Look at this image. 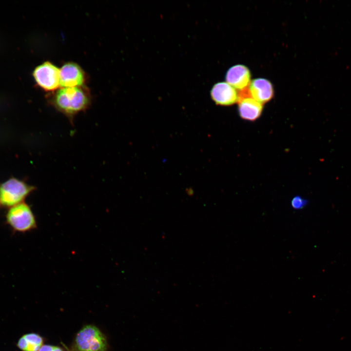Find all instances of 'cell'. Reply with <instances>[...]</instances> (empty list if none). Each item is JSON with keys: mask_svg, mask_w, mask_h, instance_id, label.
<instances>
[{"mask_svg": "<svg viewBox=\"0 0 351 351\" xmlns=\"http://www.w3.org/2000/svg\"><path fill=\"white\" fill-rule=\"evenodd\" d=\"M51 102L72 121L76 115L88 108L91 98L87 90L82 87L62 88L55 93Z\"/></svg>", "mask_w": 351, "mask_h": 351, "instance_id": "obj_1", "label": "cell"}, {"mask_svg": "<svg viewBox=\"0 0 351 351\" xmlns=\"http://www.w3.org/2000/svg\"><path fill=\"white\" fill-rule=\"evenodd\" d=\"M34 190L23 181L11 178L0 185V207L9 209L23 202Z\"/></svg>", "mask_w": 351, "mask_h": 351, "instance_id": "obj_2", "label": "cell"}, {"mask_svg": "<svg viewBox=\"0 0 351 351\" xmlns=\"http://www.w3.org/2000/svg\"><path fill=\"white\" fill-rule=\"evenodd\" d=\"M5 221L15 232L25 233L37 227L35 215L31 207L24 202L8 209Z\"/></svg>", "mask_w": 351, "mask_h": 351, "instance_id": "obj_3", "label": "cell"}, {"mask_svg": "<svg viewBox=\"0 0 351 351\" xmlns=\"http://www.w3.org/2000/svg\"><path fill=\"white\" fill-rule=\"evenodd\" d=\"M75 345L78 351H106L107 341L100 330L90 325L84 327L77 333Z\"/></svg>", "mask_w": 351, "mask_h": 351, "instance_id": "obj_4", "label": "cell"}, {"mask_svg": "<svg viewBox=\"0 0 351 351\" xmlns=\"http://www.w3.org/2000/svg\"><path fill=\"white\" fill-rule=\"evenodd\" d=\"M33 76L36 84L46 91L56 90L60 86V69L49 61L35 68Z\"/></svg>", "mask_w": 351, "mask_h": 351, "instance_id": "obj_5", "label": "cell"}, {"mask_svg": "<svg viewBox=\"0 0 351 351\" xmlns=\"http://www.w3.org/2000/svg\"><path fill=\"white\" fill-rule=\"evenodd\" d=\"M85 78L84 72L75 62H66L60 69V86L62 88L82 87Z\"/></svg>", "mask_w": 351, "mask_h": 351, "instance_id": "obj_6", "label": "cell"}, {"mask_svg": "<svg viewBox=\"0 0 351 351\" xmlns=\"http://www.w3.org/2000/svg\"><path fill=\"white\" fill-rule=\"evenodd\" d=\"M211 96L216 104L222 106L231 105L238 100L236 89L225 82L214 84L211 89Z\"/></svg>", "mask_w": 351, "mask_h": 351, "instance_id": "obj_7", "label": "cell"}, {"mask_svg": "<svg viewBox=\"0 0 351 351\" xmlns=\"http://www.w3.org/2000/svg\"><path fill=\"white\" fill-rule=\"evenodd\" d=\"M250 78L251 74L249 69L240 64L231 67L226 75L227 82L240 91L249 86L251 82Z\"/></svg>", "mask_w": 351, "mask_h": 351, "instance_id": "obj_8", "label": "cell"}, {"mask_svg": "<svg viewBox=\"0 0 351 351\" xmlns=\"http://www.w3.org/2000/svg\"><path fill=\"white\" fill-rule=\"evenodd\" d=\"M248 88L251 97L261 104L270 101L273 96L272 83L265 78H259L253 80Z\"/></svg>", "mask_w": 351, "mask_h": 351, "instance_id": "obj_9", "label": "cell"}, {"mask_svg": "<svg viewBox=\"0 0 351 351\" xmlns=\"http://www.w3.org/2000/svg\"><path fill=\"white\" fill-rule=\"evenodd\" d=\"M238 103V112L242 118L254 121L260 116L263 109L262 104L252 97L240 99Z\"/></svg>", "mask_w": 351, "mask_h": 351, "instance_id": "obj_10", "label": "cell"}, {"mask_svg": "<svg viewBox=\"0 0 351 351\" xmlns=\"http://www.w3.org/2000/svg\"><path fill=\"white\" fill-rule=\"evenodd\" d=\"M42 344V337L35 333L23 335L17 343L19 348L23 351H38Z\"/></svg>", "mask_w": 351, "mask_h": 351, "instance_id": "obj_11", "label": "cell"}, {"mask_svg": "<svg viewBox=\"0 0 351 351\" xmlns=\"http://www.w3.org/2000/svg\"><path fill=\"white\" fill-rule=\"evenodd\" d=\"M308 200L300 196L293 197L291 201L292 207L296 210L301 209L306 206Z\"/></svg>", "mask_w": 351, "mask_h": 351, "instance_id": "obj_12", "label": "cell"}, {"mask_svg": "<svg viewBox=\"0 0 351 351\" xmlns=\"http://www.w3.org/2000/svg\"><path fill=\"white\" fill-rule=\"evenodd\" d=\"M38 351H63L58 347L49 345H42Z\"/></svg>", "mask_w": 351, "mask_h": 351, "instance_id": "obj_13", "label": "cell"}]
</instances>
